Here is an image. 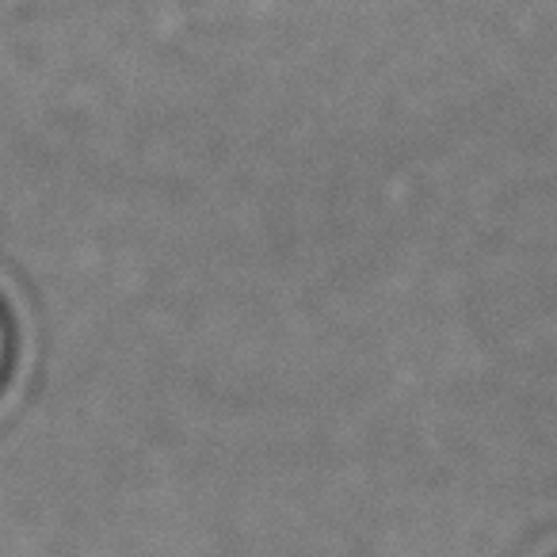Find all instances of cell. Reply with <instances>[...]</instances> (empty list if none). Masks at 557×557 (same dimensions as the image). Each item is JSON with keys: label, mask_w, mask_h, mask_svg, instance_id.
Returning a JSON list of instances; mask_svg holds the SVG:
<instances>
[{"label": "cell", "mask_w": 557, "mask_h": 557, "mask_svg": "<svg viewBox=\"0 0 557 557\" xmlns=\"http://www.w3.org/2000/svg\"><path fill=\"white\" fill-rule=\"evenodd\" d=\"M12 363H16V325L9 318V306L0 302V389L9 386Z\"/></svg>", "instance_id": "obj_1"}]
</instances>
